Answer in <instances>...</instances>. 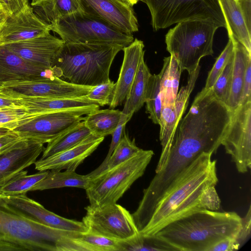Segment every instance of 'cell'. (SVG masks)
Segmentation results:
<instances>
[{
    "label": "cell",
    "instance_id": "obj_1",
    "mask_svg": "<svg viewBox=\"0 0 251 251\" xmlns=\"http://www.w3.org/2000/svg\"><path fill=\"white\" fill-rule=\"evenodd\" d=\"M212 155L200 154L179 174L156 204L149 222L140 232L141 235H153L186 214L205 209V193L218 182L217 161Z\"/></svg>",
    "mask_w": 251,
    "mask_h": 251
},
{
    "label": "cell",
    "instance_id": "obj_2",
    "mask_svg": "<svg viewBox=\"0 0 251 251\" xmlns=\"http://www.w3.org/2000/svg\"><path fill=\"white\" fill-rule=\"evenodd\" d=\"M242 218L234 212L199 209L169 223L154 235L176 251H209L219 242L236 237Z\"/></svg>",
    "mask_w": 251,
    "mask_h": 251
},
{
    "label": "cell",
    "instance_id": "obj_3",
    "mask_svg": "<svg viewBox=\"0 0 251 251\" xmlns=\"http://www.w3.org/2000/svg\"><path fill=\"white\" fill-rule=\"evenodd\" d=\"M124 48L118 44L64 43L52 67L53 75L82 86L107 82L112 62Z\"/></svg>",
    "mask_w": 251,
    "mask_h": 251
},
{
    "label": "cell",
    "instance_id": "obj_4",
    "mask_svg": "<svg viewBox=\"0 0 251 251\" xmlns=\"http://www.w3.org/2000/svg\"><path fill=\"white\" fill-rule=\"evenodd\" d=\"M78 233L32 221L12 207L0 195V251H58L62 238Z\"/></svg>",
    "mask_w": 251,
    "mask_h": 251
},
{
    "label": "cell",
    "instance_id": "obj_5",
    "mask_svg": "<svg viewBox=\"0 0 251 251\" xmlns=\"http://www.w3.org/2000/svg\"><path fill=\"white\" fill-rule=\"evenodd\" d=\"M216 24L204 21L181 22L165 36L167 50L176 59L180 72L195 70L203 57L212 55Z\"/></svg>",
    "mask_w": 251,
    "mask_h": 251
},
{
    "label": "cell",
    "instance_id": "obj_6",
    "mask_svg": "<svg viewBox=\"0 0 251 251\" xmlns=\"http://www.w3.org/2000/svg\"><path fill=\"white\" fill-rule=\"evenodd\" d=\"M153 155L151 150L141 149L125 162L90 176L89 184L85 189L89 205L99 208L116 203L143 175Z\"/></svg>",
    "mask_w": 251,
    "mask_h": 251
},
{
    "label": "cell",
    "instance_id": "obj_7",
    "mask_svg": "<svg viewBox=\"0 0 251 251\" xmlns=\"http://www.w3.org/2000/svg\"><path fill=\"white\" fill-rule=\"evenodd\" d=\"M147 5L154 31L175 24L204 21L226 28V23L218 0H140Z\"/></svg>",
    "mask_w": 251,
    "mask_h": 251
},
{
    "label": "cell",
    "instance_id": "obj_8",
    "mask_svg": "<svg viewBox=\"0 0 251 251\" xmlns=\"http://www.w3.org/2000/svg\"><path fill=\"white\" fill-rule=\"evenodd\" d=\"M50 28L65 43L118 44L125 47L134 40L132 34L123 32L83 10L62 18Z\"/></svg>",
    "mask_w": 251,
    "mask_h": 251
},
{
    "label": "cell",
    "instance_id": "obj_9",
    "mask_svg": "<svg viewBox=\"0 0 251 251\" xmlns=\"http://www.w3.org/2000/svg\"><path fill=\"white\" fill-rule=\"evenodd\" d=\"M99 105L80 109L52 112L29 115L18 122L12 130L21 138H33L44 144L56 139L98 110Z\"/></svg>",
    "mask_w": 251,
    "mask_h": 251
},
{
    "label": "cell",
    "instance_id": "obj_10",
    "mask_svg": "<svg viewBox=\"0 0 251 251\" xmlns=\"http://www.w3.org/2000/svg\"><path fill=\"white\" fill-rule=\"evenodd\" d=\"M82 222L88 231L116 240L128 242L140 234L132 214L116 203L101 208H85Z\"/></svg>",
    "mask_w": 251,
    "mask_h": 251
},
{
    "label": "cell",
    "instance_id": "obj_11",
    "mask_svg": "<svg viewBox=\"0 0 251 251\" xmlns=\"http://www.w3.org/2000/svg\"><path fill=\"white\" fill-rule=\"evenodd\" d=\"M92 88L76 85L56 76L39 77L5 82L0 86V95L12 99L75 98L86 95Z\"/></svg>",
    "mask_w": 251,
    "mask_h": 251
},
{
    "label": "cell",
    "instance_id": "obj_12",
    "mask_svg": "<svg viewBox=\"0 0 251 251\" xmlns=\"http://www.w3.org/2000/svg\"><path fill=\"white\" fill-rule=\"evenodd\" d=\"M237 170L248 172L251 167V101L240 105L233 112L222 141Z\"/></svg>",
    "mask_w": 251,
    "mask_h": 251
},
{
    "label": "cell",
    "instance_id": "obj_13",
    "mask_svg": "<svg viewBox=\"0 0 251 251\" xmlns=\"http://www.w3.org/2000/svg\"><path fill=\"white\" fill-rule=\"evenodd\" d=\"M197 79L196 74H189L187 84L178 92L174 104L162 107L159 124L162 150L155 172L161 169L166 161L176 128L187 108L190 95Z\"/></svg>",
    "mask_w": 251,
    "mask_h": 251
},
{
    "label": "cell",
    "instance_id": "obj_14",
    "mask_svg": "<svg viewBox=\"0 0 251 251\" xmlns=\"http://www.w3.org/2000/svg\"><path fill=\"white\" fill-rule=\"evenodd\" d=\"M85 12L127 34L138 31L133 5L126 0H79Z\"/></svg>",
    "mask_w": 251,
    "mask_h": 251
},
{
    "label": "cell",
    "instance_id": "obj_15",
    "mask_svg": "<svg viewBox=\"0 0 251 251\" xmlns=\"http://www.w3.org/2000/svg\"><path fill=\"white\" fill-rule=\"evenodd\" d=\"M64 44L61 38L49 32L32 39L1 46L27 62L52 71V67Z\"/></svg>",
    "mask_w": 251,
    "mask_h": 251
},
{
    "label": "cell",
    "instance_id": "obj_16",
    "mask_svg": "<svg viewBox=\"0 0 251 251\" xmlns=\"http://www.w3.org/2000/svg\"><path fill=\"white\" fill-rule=\"evenodd\" d=\"M4 197L12 207L25 217L39 224L69 232L83 233L88 231L87 227L82 222L68 219L55 214L27 197L26 194Z\"/></svg>",
    "mask_w": 251,
    "mask_h": 251
},
{
    "label": "cell",
    "instance_id": "obj_17",
    "mask_svg": "<svg viewBox=\"0 0 251 251\" xmlns=\"http://www.w3.org/2000/svg\"><path fill=\"white\" fill-rule=\"evenodd\" d=\"M44 144L33 138H21L0 153V187L34 164L45 149Z\"/></svg>",
    "mask_w": 251,
    "mask_h": 251
},
{
    "label": "cell",
    "instance_id": "obj_18",
    "mask_svg": "<svg viewBox=\"0 0 251 251\" xmlns=\"http://www.w3.org/2000/svg\"><path fill=\"white\" fill-rule=\"evenodd\" d=\"M50 31V25L36 15L28 4L8 17L0 30V46L32 39Z\"/></svg>",
    "mask_w": 251,
    "mask_h": 251
},
{
    "label": "cell",
    "instance_id": "obj_19",
    "mask_svg": "<svg viewBox=\"0 0 251 251\" xmlns=\"http://www.w3.org/2000/svg\"><path fill=\"white\" fill-rule=\"evenodd\" d=\"M104 137H98L91 134L75 146L34 163L39 171L47 170L75 171L103 141Z\"/></svg>",
    "mask_w": 251,
    "mask_h": 251
},
{
    "label": "cell",
    "instance_id": "obj_20",
    "mask_svg": "<svg viewBox=\"0 0 251 251\" xmlns=\"http://www.w3.org/2000/svg\"><path fill=\"white\" fill-rule=\"evenodd\" d=\"M144 44L137 38L124 48V59L119 77L116 82L114 95L109 107L114 109L126 100L137 73L139 64L144 57Z\"/></svg>",
    "mask_w": 251,
    "mask_h": 251
},
{
    "label": "cell",
    "instance_id": "obj_21",
    "mask_svg": "<svg viewBox=\"0 0 251 251\" xmlns=\"http://www.w3.org/2000/svg\"><path fill=\"white\" fill-rule=\"evenodd\" d=\"M54 76L47 70L26 61L3 46H0V86L10 81Z\"/></svg>",
    "mask_w": 251,
    "mask_h": 251
},
{
    "label": "cell",
    "instance_id": "obj_22",
    "mask_svg": "<svg viewBox=\"0 0 251 251\" xmlns=\"http://www.w3.org/2000/svg\"><path fill=\"white\" fill-rule=\"evenodd\" d=\"M125 243L89 231L61 238L58 251H124Z\"/></svg>",
    "mask_w": 251,
    "mask_h": 251
},
{
    "label": "cell",
    "instance_id": "obj_23",
    "mask_svg": "<svg viewBox=\"0 0 251 251\" xmlns=\"http://www.w3.org/2000/svg\"><path fill=\"white\" fill-rule=\"evenodd\" d=\"M16 99L20 105L24 107L29 115L99 105L86 96L75 98H22Z\"/></svg>",
    "mask_w": 251,
    "mask_h": 251
},
{
    "label": "cell",
    "instance_id": "obj_24",
    "mask_svg": "<svg viewBox=\"0 0 251 251\" xmlns=\"http://www.w3.org/2000/svg\"><path fill=\"white\" fill-rule=\"evenodd\" d=\"M226 23L229 38L244 46L251 53V33L236 0H218Z\"/></svg>",
    "mask_w": 251,
    "mask_h": 251
},
{
    "label": "cell",
    "instance_id": "obj_25",
    "mask_svg": "<svg viewBox=\"0 0 251 251\" xmlns=\"http://www.w3.org/2000/svg\"><path fill=\"white\" fill-rule=\"evenodd\" d=\"M151 74L142 58L126 99L122 113L130 120L133 115L138 111L145 103L149 79Z\"/></svg>",
    "mask_w": 251,
    "mask_h": 251
},
{
    "label": "cell",
    "instance_id": "obj_26",
    "mask_svg": "<svg viewBox=\"0 0 251 251\" xmlns=\"http://www.w3.org/2000/svg\"><path fill=\"white\" fill-rule=\"evenodd\" d=\"M249 56H251V53L235 40L230 91L226 104L231 112L240 105L246 62Z\"/></svg>",
    "mask_w": 251,
    "mask_h": 251
},
{
    "label": "cell",
    "instance_id": "obj_27",
    "mask_svg": "<svg viewBox=\"0 0 251 251\" xmlns=\"http://www.w3.org/2000/svg\"><path fill=\"white\" fill-rule=\"evenodd\" d=\"M31 5L38 8L39 17L50 25L64 17L83 10L79 0H32Z\"/></svg>",
    "mask_w": 251,
    "mask_h": 251
},
{
    "label": "cell",
    "instance_id": "obj_28",
    "mask_svg": "<svg viewBox=\"0 0 251 251\" xmlns=\"http://www.w3.org/2000/svg\"><path fill=\"white\" fill-rule=\"evenodd\" d=\"M91 180L88 175H81L75 171L57 170L48 171L47 176L33 187L31 191L44 190L66 187H77L85 189Z\"/></svg>",
    "mask_w": 251,
    "mask_h": 251
},
{
    "label": "cell",
    "instance_id": "obj_29",
    "mask_svg": "<svg viewBox=\"0 0 251 251\" xmlns=\"http://www.w3.org/2000/svg\"><path fill=\"white\" fill-rule=\"evenodd\" d=\"M122 114L119 109H99L87 114L83 122L92 134L98 137H104L114 132Z\"/></svg>",
    "mask_w": 251,
    "mask_h": 251
},
{
    "label": "cell",
    "instance_id": "obj_30",
    "mask_svg": "<svg viewBox=\"0 0 251 251\" xmlns=\"http://www.w3.org/2000/svg\"><path fill=\"white\" fill-rule=\"evenodd\" d=\"M181 72L174 57H165L163 65L159 74L162 96V107L174 104L178 93Z\"/></svg>",
    "mask_w": 251,
    "mask_h": 251
},
{
    "label": "cell",
    "instance_id": "obj_31",
    "mask_svg": "<svg viewBox=\"0 0 251 251\" xmlns=\"http://www.w3.org/2000/svg\"><path fill=\"white\" fill-rule=\"evenodd\" d=\"M91 134L83 121H82L56 139L48 143L40 159L46 158L71 148L82 142Z\"/></svg>",
    "mask_w": 251,
    "mask_h": 251
},
{
    "label": "cell",
    "instance_id": "obj_32",
    "mask_svg": "<svg viewBox=\"0 0 251 251\" xmlns=\"http://www.w3.org/2000/svg\"><path fill=\"white\" fill-rule=\"evenodd\" d=\"M27 172L22 171L0 187V195L10 196L26 194L47 176L48 171H41L31 175H27Z\"/></svg>",
    "mask_w": 251,
    "mask_h": 251
},
{
    "label": "cell",
    "instance_id": "obj_33",
    "mask_svg": "<svg viewBox=\"0 0 251 251\" xmlns=\"http://www.w3.org/2000/svg\"><path fill=\"white\" fill-rule=\"evenodd\" d=\"M146 110L154 124L159 125L162 109L160 77L159 74L150 76L146 99Z\"/></svg>",
    "mask_w": 251,
    "mask_h": 251
},
{
    "label": "cell",
    "instance_id": "obj_34",
    "mask_svg": "<svg viewBox=\"0 0 251 251\" xmlns=\"http://www.w3.org/2000/svg\"><path fill=\"white\" fill-rule=\"evenodd\" d=\"M141 149L136 146L135 139L130 140L125 132L101 172L111 169L125 162L137 154Z\"/></svg>",
    "mask_w": 251,
    "mask_h": 251
},
{
    "label": "cell",
    "instance_id": "obj_35",
    "mask_svg": "<svg viewBox=\"0 0 251 251\" xmlns=\"http://www.w3.org/2000/svg\"><path fill=\"white\" fill-rule=\"evenodd\" d=\"M125 251H176L170 244L155 235L143 236L141 234L134 240L126 242Z\"/></svg>",
    "mask_w": 251,
    "mask_h": 251
},
{
    "label": "cell",
    "instance_id": "obj_36",
    "mask_svg": "<svg viewBox=\"0 0 251 251\" xmlns=\"http://www.w3.org/2000/svg\"><path fill=\"white\" fill-rule=\"evenodd\" d=\"M234 51L224 69L210 88L215 97L226 104L230 91Z\"/></svg>",
    "mask_w": 251,
    "mask_h": 251
},
{
    "label": "cell",
    "instance_id": "obj_37",
    "mask_svg": "<svg viewBox=\"0 0 251 251\" xmlns=\"http://www.w3.org/2000/svg\"><path fill=\"white\" fill-rule=\"evenodd\" d=\"M235 40L229 38L224 50L217 58L213 67L208 73L204 88L210 89L221 74L235 49Z\"/></svg>",
    "mask_w": 251,
    "mask_h": 251
},
{
    "label": "cell",
    "instance_id": "obj_38",
    "mask_svg": "<svg viewBox=\"0 0 251 251\" xmlns=\"http://www.w3.org/2000/svg\"><path fill=\"white\" fill-rule=\"evenodd\" d=\"M116 83L110 79L93 87L85 95L89 100L103 106L111 104L115 93Z\"/></svg>",
    "mask_w": 251,
    "mask_h": 251
},
{
    "label": "cell",
    "instance_id": "obj_39",
    "mask_svg": "<svg viewBox=\"0 0 251 251\" xmlns=\"http://www.w3.org/2000/svg\"><path fill=\"white\" fill-rule=\"evenodd\" d=\"M29 115L23 106L0 108V126L12 129L20 120Z\"/></svg>",
    "mask_w": 251,
    "mask_h": 251
},
{
    "label": "cell",
    "instance_id": "obj_40",
    "mask_svg": "<svg viewBox=\"0 0 251 251\" xmlns=\"http://www.w3.org/2000/svg\"><path fill=\"white\" fill-rule=\"evenodd\" d=\"M129 120L127 119V117L122 114L120 121L119 124L114 132L112 133V140L110 145L109 149L106 157L102 162V163L95 170L92 172L88 174L90 176H94L100 173L103 169L107 161L111 155L114 150L118 145V143L121 139L124 132H125V126L126 124Z\"/></svg>",
    "mask_w": 251,
    "mask_h": 251
},
{
    "label": "cell",
    "instance_id": "obj_41",
    "mask_svg": "<svg viewBox=\"0 0 251 251\" xmlns=\"http://www.w3.org/2000/svg\"><path fill=\"white\" fill-rule=\"evenodd\" d=\"M251 234V206L250 204L247 212L242 218V226L234 240L235 251L239 250L249 239Z\"/></svg>",
    "mask_w": 251,
    "mask_h": 251
},
{
    "label": "cell",
    "instance_id": "obj_42",
    "mask_svg": "<svg viewBox=\"0 0 251 251\" xmlns=\"http://www.w3.org/2000/svg\"><path fill=\"white\" fill-rule=\"evenodd\" d=\"M251 56L247 59L240 105L251 101Z\"/></svg>",
    "mask_w": 251,
    "mask_h": 251
},
{
    "label": "cell",
    "instance_id": "obj_43",
    "mask_svg": "<svg viewBox=\"0 0 251 251\" xmlns=\"http://www.w3.org/2000/svg\"><path fill=\"white\" fill-rule=\"evenodd\" d=\"M28 0H0L1 5L9 14H15L28 4Z\"/></svg>",
    "mask_w": 251,
    "mask_h": 251
},
{
    "label": "cell",
    "instance_id": "obj_44",
    "mask_svg": "<svg viewBox=\"0 0 251 251\" xmlns=\"http://www.w3.org/2000/svg\"><path fill=\"white\" fill-rule=\"evenodd\" d=\"M21 138L19 134L12 130L0 136V153L11 147Z\"/></svg>",
    "mask_w": 251,
    "mask_h": 251
},
{
    "label": "cell",
    "instance_id": "obj_45",
    "mask_svg": "<svg viewBox=\"0 0 251 251\" xmlns=\"http://www.w3.org/2000/svg\"><path fill=\"white\" fill-rule=\"evenodd\" d=\"M246 24L251 33V0H237Z\"/></svg>",
    "mask_w": 251,
    "mask_h": 251
},
{
    "label": "cell",
    "instance_id": "obj_46",
    "mask_svg": "<svg viewBox=\"0 0 251 251\" xmlns=\"http://www.w3.org/2000/svg\"><path fill=\"white\" fill-rule=\"evenodd\" d=\"M234 239L222 240L214 245L209 251H235Z\"/></svg>",
    "mask_w": 251,
    "mask_h": 251
},
{
    "label": "cell",
    "instance_id": "obj_47",
    "mask_svg": "<svg viewBox=\"0 0 251 251\" xmlns=\"http://www.w3.org/2000/svg\"><path fill=\"white\" fill-rule=\"evenodd\" d=\"M22 106L16 99L9 98L0 95V108Z\"/></svg>",
    "mask_w": 251,
    "mask_h": 251
},
{
    "label": "cell",
    "instance_id": "obj_48",
    "mask_svg": "<svg viewBox=\"0 0 251 251\" xmlns=\"http://www.w3.org/2000/svg\"><path fill=\"white\" fill-rule=\"evenodd\" d=\"M9 16L6 11L0 5V30Z\"/></svg>",
    "mask_w": 251,
    "mask_h": 251
},
{
    "label": "cell",
    "instance_id": "obj_49",
    "mask_svg": "<svg viewBox=\"0 0 251 251\" xmlns=\"http://www.w3.org/2000/svg\"><path fill=\"white\" fill-rule=\"evenodd\" d=\"M11 130V129H10L9 128L7 127L0 126V136H1Z\"/></svg>",
    "mask_w": 251,
    "mask_h": 251
},
{
    "label": "cell",
    "instance_id": "obj_50",
    "mask_svg": "<svg viewBox=\"0 0 251 251\" xmlns=\"http://www.w3.org/2000/svg\"><path fill=\"white\" fill-rule=\"evenodd\" d=\"M130 2L133 5L136 4L140 0H126Z\"/></svg>",
    "mask_w": 251,
    "mask_h": 251
},
{
    "label": "cell",
    "instance_id": "obj_51",
    "mask_svg": "<svg viewBox=\"0 0 251 251\" xmlns=\"http://www.w3.org/2000/svg\"></svg>",
    "mask_w": 251,
    "mask_h": 251
},
{
    "label": "cell",
    "instance_id": "obj_52",
    "mask_svg": "<svg viewBox=\"0 0 251 251\" xmlns=\"http://www.w3.org/2000/svg\"></svg>",
    "mask_w": 251,
    "mask_h": 251
}]
</instances>
